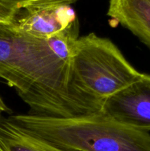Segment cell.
<instances>
[{
	"instance_id": "1",
	"label": "cell",
	"mask_w": 150,
	"mask_h": 151,
	"mask_svg": "<svg viewBox=\"0 0 150 151\" xmlns=\"http://www.w3.org/2000/svg\"><path fill=\"white\" fill-rule=\"evenodd\" d=\"M69 75V62L56 55L48 39L0 23V79L29 106L27 114L71 117L97 112L71 93Z\"/></svg>"
},
{
	"instance_id": "2",
	"label": "cell",
	"mask_w": 150,
	"mask_h": 151,
	"mask_svg": "<svg viewBox=\"0 0 150 151\" xmlns=\"http://www.w3.org/2000/svg\"><path fill=\"white\" fill-rule=\"evenodd\" d=\"M12 121L66 151H150V134L119 123L100 111L71 117L16 114Z\"/></svg>"
},
{
	"instance_id": "3",
	"label": "cell",
	"mask_w": 150,
	"mask_h": 151,
	"mask_svg": "<svg viewBox=\"0 0 150 151\" xmlns=\"http://www.w3.org/2000/svg\"><path fill=\"white\" fill-rule=\"evenodd\" d=\"M143 74L111 40L94 32L79 37L72 47L69 89L96 111H101L106 99L138 81Z\"/></svg>"
},
{
	"instance_id": "4",
	"label": "cell",
	"mask_w": 150,
	"mask_h": 151,
	"mask_svg": "<svg viewBox=\"0 0 150 151\" xmlns=\"http://www.w3.org/2000/svg\"><path fill=\"white\" fill-rule=\"evenodd\" d=\"M73 0H31L21 4L11 24L25 34L49 39L79 27Z\"/></svg>"
},
{
	"instance_id": "5",
	"label": "cell",
	"mask_w": 150,
	"mask_h": 151,
	"mask_svg": "<svg viewBox=\"0 0 150 151\" xmlns=\"http://www.w3.org/2000/svg\"><path fill=\"white\" fill-rule=\"evenodd\" d=\"M101 111L119 123L150 131V75L142 77L106 99Z\"/></svg>"
},
{
	"instance_id": "6",
	"label": "cell",
	"mask_w": 150,
	"mask_h": 151,
	"mask_svg": "<svg viewBox=\"0 0 150 151\" xmlns=\"http://www.w3.org/2000/svg\"><path fill=\"white\" fill-rule=\"evenodd\" d=\"M107 15L150 49V0H109Z\"/></svg>"
},
{
	"instance_id": "7",
	"label": "cell",
	"mask_w": 150,
	"mask_h": 151,
	"mask_svg": "<svg viewBox=\"0 0 150 151\" xmlns=\"http://www.w3.org/2000/svg\"><path fill=\"white\" fill-rule=\"evenodd\" d=\"M0 151H66L32 136L10 117L0 118Z\"/></svg>"
},
{
	"instance_id": "8",
	"label": "cell",
	"mask_w": 150,
	"mask_h": 151,
	"mask_svg": "<svg viewBox=\"0 0 150 151\" xmlns=\"http://www.w3.org/2000/svg\"><path fill=\"white\" fill-rule=\"evenodd\" d=\"M21 6L14 1L0 0V23H11Z\"/></svg>"
},
{
	"instance_id": "9",
	"label": "cell",
	"mask_w": 150,
	"mask_h": 151,
	"mask_svg": "<svg viewBox=\"0 0 150 151\" xmlns=\"http://www.w3.org/2000/svg\"><path fill=\"white\" fill-rule=\"evenodd\" d=\"M11 110L7 107V105L3 101L2 98L0 97V118L2 117V114L4 113H10Z\"/></svg>"
},
{
	"instance_id": "10",
	"label": "cell",
	"mask_w": 150,
	"mask_h": 151,
	"mask_svg": "<svg viewBox=\"0 0 150 151\" xmlns=\"http://www.w3.org/2000/svg\"><path fill=\"white\" fill-rule=\"evenodd\" d=\"M8 1H14V2H17V3H19V4H23V3L26 2V1H31V0H8ZM73 1H74L75 2H76V1H78V0H73Z\"/></svg>"
}]
</instances>
